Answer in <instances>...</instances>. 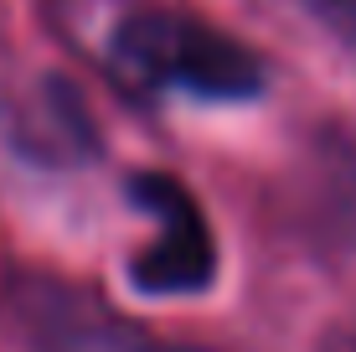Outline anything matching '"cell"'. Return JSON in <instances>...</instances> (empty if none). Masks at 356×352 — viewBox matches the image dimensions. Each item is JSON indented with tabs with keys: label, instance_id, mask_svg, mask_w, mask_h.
I'll return each mask as SVG.
<instances>
[{
	"label": "cell",
	"instance_id": "6da1fadb",
	"mask_svg": "<svg viewBox=\"0 0 356 352\" xmlns=\"http://www.w3.org/2000/svg\"><path fill=\"white\" fill-rule=\"evenodd\" d=\"M114 63L145 89H181L217 104L264 93L259 52L181 10H129L114 26Z\"/></svg>",
	"mask_w": 356,
	"mask_h": 352
},
{
	"label": "cell",
	"instance_id": "7a4b0ae2",
	"mask_svg": "<svg viewBox=\"0 0 356 352\" xmlns=\"http://www.w3.org/2000/svg\"><path fill=\"white\" fill-rule=\"evenodd\" d=\"M129 197L155 217V238L129 259V280L145 296H196L217 275V244L196 197L165 171H134Z\"/></svg>",
	"mask_w": 356,
	"mask_h": 352
},
{
	"label": "cell",
	"instance_id": "3957f363",
	"mask_svg": "<svg viewBox=\"0 0 356 352\" xmlns=\"http://www.w3.org/2000/svg\"><path fill=\"white\" fill-rule=\"evenodd\" d=\"M31 337L42 352H161L129 321L108 316L78 296H63V290H42L31 300Z\"/></svg>",
	"mask_w": 356,
	"mask_h": 352
},
{
	"label": "cell",
	"instance_id": "277c9868",
	"mask_svg": "<svg viewBox=\"0 0 356 352\" xmlns=\"http://www.w3.org/2000/svg\"><path fill=\"white\" fill-rule=\"evenodd\" d=\"M305 6H310V16H321L336 36L356 42V0H305Z\"/></svg>",
	"mask_w": 356,
	"mask_h": 352
}]
</instances>
